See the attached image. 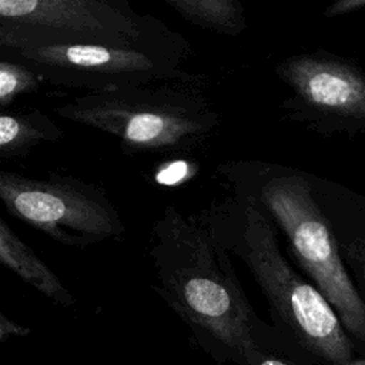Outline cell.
<instances>
[{"label": "cell", "instance_id": "6da1fadb", "mask_svg": "<svg viewBox=\"0 0 365 365\" xmlns=\"http://www.w3.org/2000/svg\"><path fill=\"white\" fill-rule=\"evenodd\" d=\"M148 254L154 291L217 362L247 365L255 354L269 352L307 364L255 312L230 254L198 214L167 205L151 227Z\"/></svg>", "mask_w": 365, "mask_h": 365}, {"label": "cell", "instance_id": "3957f363", "mask_svg": "<svg viewBox=\"0 0 365 365\" xmlns=\"http://www.w3.org/2000/svg\"><path fill=\"white\" fill-rule=\"evenodd\" d=\"M217 173L228 191L251 198L268 215L285 238L288 259L325 297L365 355V302L314 195L311 173L262 160L227 161Z\"/></svg>", "mask_w": 365, "mask_h": 365}, {"label": "cell", "instance_id": "5bb4252c", "mask_svg": "<svg viewBox=\"0 0 365 365\" xmlns=\"http://www.w3.org/2000/svg\"><path fill=\"white\" fill-rule=\"evenodd\" d=\"M365 7V0H338L324 10L325 17L344 16Z\"/></svg>", "mask_w": 365, "mask_h": 365}, {"label": "cell", "instance_id": "30bf717a", "mask_svg": "<svg viewBox=\"0 0 365 365\" xmlns=\"http://www.w3.org/2000/svg\"><path fill=\"white\" fill-rule=\"evenodd\" d=\"M0 265L23 282L61 307H71L76 298L54 271L0 218Z\"/></svg>", "mask_w": 365, "mask_h": 365}, {"label": "cell", "instance_id": "2e32d148", "mask_svg": "<svg viewBox=\"0 0 365 365\" xmlns=\"http://www.w3.org/2000/svg\"><path fill=\"white\" fill-rule=\"evenodd\" d=\"M29 332V328L7 319L4 315L0 314V339H6L9 336H24Z\"/></svg>", "mask_w": 365, "mask_h": 365}, {"label": "cell", "instance_id": "4fadbf2b", "mask_svg": "<svg viewBox=\"0 0 365 365\" xmlns=\"http://www.w3.org/2000/svg\"><path fill=\"white\" fill-rule=\"evenodd\" d=\"M43 78L27 64L0 58V108H6L19 97L36 91Z\"/></svg>", "mask_w": 365, "mask_h": 365}, {"label": "cell", "instance_id": "277c9868", "mask_svg": "<svg viewBox=\"0 0 365 365\" xmlns=\"http://www.w3.org/2000/svg\"><path fill=\"white\" fill-rule=\"evenodd\" d=\"M54 113L111 134L127 155L188 153L220 124L205 96L168 86L84 93L54 107Z\"/></svg>", "mask_w": 365, "mask_h": 365}, {"label": "cell", "instance_id": "7a4b0ae2", "mask_svg": "<svg viewBox=\"0 0 365 365\" xmlns=\"http://www.w3.org/2000/svg\"><path fill=\"white\" fill-rule=\"evenodd\" d=\"M198 215L247 267L267 299L272 325L308 365H365L331 304L288 259L275 225L251 198L228 191Z\"/></svg>", "mask_w": 365, "mask_h": 365}, {"label": "cell", "instance_id": "9c48e42d", "mask_svg": "<svg viewBox=\"0 0 365 365\" xmlns=\"http://www.w3.org/2000/svg\"><path fill=\"white\" fill-rule=\"evenodd\" d=\"M314 195L335 235L344 265L365 302V194L311 174Z\"/></svg>", "mask_w": 365, "mask_h": 365}, {"label": "cell", "instance_id": "7c38bea8", "mask_svg": "<svg viewBox=\"0 0 365 365\" xmlns=\"http://www.w3.org/2000/svg\"><path fill=\"white\" fill-rule=\"evenodd\" d=\"M185 21L225 36H240L247 27L245 10L238 0H165Z\"/></svg>", "mask_w": 365, "mask_h": 365}, {"label": "cell", "instance_id": "8fae6325", "mask_svg": "<svg viewBox=\"0 0 365 365\" xmlns=\"http://www.w3.org/2000/svg\"><path fill=\"white\" fill-rule=\"evenodd\" d=\"M63 134L57 123L40 110L0 108V161L23 157L37 145L60 140Z\"/></svg>", "mask_w": 365, "mask_h": 365}, {"label": "cell", "instance_id": "52a82bcc", "mask_svg": "<svg viewBox=\"0 0 365 365\" xmlns=\"http://www.w3.org/2000/svg\"><path fill=\"white\" fill-rule=\"evenodd\" d=\"M0 201L14 218L63 245L84 248L125 232L107 194L73 175L33 178L0 168Z\"/></svg>", "mask_w": 365, "mask_h": 365}, {"label": "cell", "instance_id": "8992f818", "mask_svg": "<svg viewBox=\"0 0 365 365\" xmlns=\"http://www.w3.org/2000/svg\"><path fill=\"white\" fill-rule=\"evenodd\" d=\"M158 21L125 0H0V48L123 44Z\"/></svg>", "mask_w": 365, "mask_h": 365}, {"label": "cell", "instance_id": "9a60e30c", "mask_svg": "<svg viewBox=\"0 0 365 365\" xmlns=\"http://www.w3.org/2000/svg\"><path fill=\"white\" fill-rule=\"evenodd\" d=\"M247 365H307L299 361L277 355V354H269V352H259L255 354L251 361Z\"/></svg>", "mask_w": 365, "mask_h": 365}, {"label": "cell", "instance_id": "5b68a950", "mask_svg": "<svg viewBox=\"0 0 365 365\" xmlns=\"http://www.w3.org/2000/svg\"><path fill=\"white\" fill-rule=\"evenodd\" d=\"M190 43L163 20L123 44L67 46L14 53L44 83L100 93L157 81L190 78L182 70Z\"/></svg>", "mask_w": 365, "mask_h": 365}, {"label": "cell", "instance_id": "ba28073f", "mask_svg": "<svg viewBox=\"0 0 365 365\" xmlns=\"http://www.w3.org/2000/svg\"><path fill=\"white\" fill-rule=\"evenodd\" d=\"M274 71L289 88L287 120L325 137L365 133V71L354 61L317 50L288 56Z\"/></svg>", "mask_w": 365, "mask_h": 365}]
</instances>
